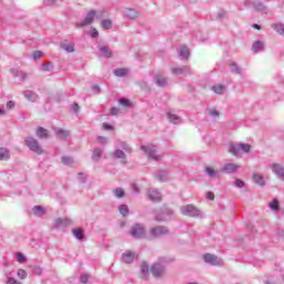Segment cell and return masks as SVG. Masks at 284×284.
<instances>
[{
    "mask_svg": "<svg viewBox=\"0 0 284 284\" xmlns=\"http://www.w3.org/2000/svg\"><path fill=\"white\" fill-rule=\"evenodd\" d=\"M181 213L192 218H200L203 213L198 208L193 204H187L181 208Z\"/></svg>",
    "mask_w": 284,
    "mask_h": 284,
    "instance_id": "1",
    "label": "cell"
},
{
    "mask_svg": "<svg viewBox=\"0 0 284 284\" xmlns=\"http://www.w3.org/2000/svg\"><path fill=\"white\" fill-rule=\"evenodd\" d=\"M130 234L134 238L137 239H142L147 236V230L143 224L136 223L131 227Z\"/></svg>",
    "mask_w": 284,
    "mask_h": 284,
    "instance_id": "2",
    "label": "cell"
},
{
    "mask_svg": "<svg viewBox=\"0 0 284 284\" xmlns=\"http://www.w3.org/2000/svg\"><path fill=\"white\" fill-rule=\"evenodd\" d=\"M25 142L27 147L31 151L37 153L38 154H41L43 153V150L42 148L40 145L38 141L33 137H27L25 139Z\"/></svg>",
    "mask_w": 284,
    "mask_h": 284,
    "instance_id": "3",
    "label": "cell"
},
{
    "mask_svg": "<svg viewBox=\"0 0 284 284\" xmlns=\"http://www.w3.org/2000/svg\"><path fill=\"white\" fill-rule=\"evenodd\" d=\"M203 258L205 262L211 265L220 266L224 265L223 260L215 255L207 253L203 255Z\"/></svg>",
    "mask_w": 284,
    "mask_h": 284,
    "instance_id": "4",
    "label": "cell"
},
{
    "mask_svg": "<svg viewBox=\"0 0 284 284\" xmlns=\"http://www.w3.org/2000/svg\"><path fill=\"white\" fill-rule=\"evenodd\" d=\"M147 196L148 199L154 203H159L163 199L162 194L157 189H148Z\"/></svg>",
    "mask_w": 284,
    "mask_h": 284,
    "instance_id": "5",
    "label": "cell"
},
{
    "mask_svg": "<svg viewBox=\"0 0 284 284\" xmlns=\"http://www.w3.org/2000/svg\"><path fill=\"white\" fill-rule=\"evenodd\" d=\"M151 271L154 277L157 279H159L164 275L166 271V268L162 264L159 262H155L152 265Z\"/></svg>",
    "mask_w": 284,
    "mask_h": 284,
    "instance_id": "6",
    "label": "cell"
},
{
    "mask_svg": "<svg viewBox=\"0 0 284 284\" xmlns=\"http://www.w3.org/2000/svg\"><path fill=\"white\" fill-rule=\"evenodd\" d=\"M169 232V230L167 227L165 226H162V225L156 226L151 229V235L155 238H159L160 236H164L165 235H166Z\"/></svg>",
    "mask_w": 284,
    "mask_h": 284,
    "instance_id": "7",
    "label": "cell"
},
{
    "mask_svg": "<svg viewBox=\"0 0 284 284\" xmlns=\"http://www.w3.org/2000/svg\"><path fill=\"white\" fill-rule=\"evenodd\" d=\"M173 215V211L166 209H162L161 208L159 211H158V213L155 216V218L158 221H166L168 219V218H170L171 216Z\"/></svg>",
    "mask_w": 284,
    "mask_h": 284,
    "instance_id": "8",
    "label": "cell"
},
{
    "mask_svg": "<svg viewBox=\"0 0 284 284\" xmlns=\"http://www.w3.org/2000/svg\"><path fill=\"white\" fill-rule=\"evenodd\" d=\"M274 173L280 180L284 181V166L279 163H274L271 166Z\"/></svg>",
    "mask_w": 284,
    "mask_h": 284,
    "instance_id": "9",
    "label": "cell"
},
{
    "mask_svg": "<svg viewBox=\"0 0 284 284\" xmlns=\"http://www.w3.org/2000/svg\"><path fill=\"white\" fill-rule=\"evenodd\" d=\"M96 15V11L95 10H91L85 16V19L81 22L79 23V26L83 27V26H88L89 25H91L93 22Z\"/></svg>",
    "mask_w": 284,
    "mask_h": 284,
    "instance_id": "10",
    "label": "cell"
},
{
    "mask_svg": "<svg viewBox=\"0 0 284 284\" xmlns=\"http://www.w3.org/2000/svg\"><path fill=\"white\" fill-rule=\"evenodd\" d=\"M23 94L27 100L32 103H34L40 100V97L37 93L33 91L27 89L23 92Z\"/></svg>",
    "mask_w": 284,
    "mask_h": 284,
    "instance_id": "11",
    "label": "cell"
},
{
    "mask_svg": "<svg viewBox=\"0 0 284 284\" xmlns=\"http://www.w3.org/2000/svg\"><path fill=\"white\" fill-rule=\"evenodd\" d=\"M136 254L135 253L130 250L124 252L122 255V261L126 264H131L134 262Z\"/></svg>",
    "mask_w": 284,
    "mask_h": 284,
    "instance_id": "12",
    "label": "cell"
},
{
    "mask_svg": "<svg viewBox=\"0 0 284 284\" xmlns=\"http://www.w3.org/2000/svg\"><path fill=\"white\" fill-rule=\"evenodd\" d=\"M154 82L155 85L161 88L165 87L168 84L167 78L162 74H157L154 78Z\"/></svg>",
    "mask_w": 284,
    "mask_h": 284,
    "instance_id": "13",
    "label": "cell"
},
{
    "mask_svg": "<svg viewBox=\"0 0 284 284\" xmlns=\"http://www.w3.org/2000/svg\"><path fill=\"white\" fill-rule=\"evenodd\" d=\"M252 179L255 183L258 185L260 187L265 186L266 184L265 179L262 174L259 173H254L252 175Z\"/></svg>",
    "mask_w": 284,
    "mask_h": 284,
    "instance_id": "14",
    "label": "cell"
},
{
    "mask_svg": "<svg viewBox=\"0 0 284 284\" xmlns=\"http://www.w3.org/2000/svg\"><path fill=\"white\" fill-rule=\"evenodd\" d=\"M178 54L183 59L188 60L190 55L189 48L186 45H181L178 49Z\"/></svg>",
    "mask_w": 284,
    "mask_h": 284,
    "instance_id": "15",
    "label": "cell"
},
{
    "mask_svg": "<svg viewBox=\"0 0 284 284\" xmlns=\"http://www.w3.org/2000/svg\"><path fill=\"white\" fill-rule=\"evenodd\" d=\"M140 275L144 280H147L149 277V265L146 262H143L140 265Z\"/></svg>",
    "mask_w": 284,
    "mask_h": 284,
    "instance_id": "16",
    "label": "cell"
},
{
    "mask_svg": "<svg viewBox=\"0 0 284 284\" xmlns=\"http://www.w3.org/2000/svg\"><path fill=\"white\" fill-rule=\"evenodd\" d=\"M36 135L39 138L42 139H48L50 137V133L48 130L42 127H38L36 129Z\"/></svg>",
    "mask_w": 284,
    "mask_h": 284,
    "instance_id": "17",
    "label": "cell"
},
{
    "mask_svg": "<svg viewBox=\"0 0 284 284\" xmlns=\"http://www.w3.org/2000/svg\"><path fill=\"white\" fill-rule=\"evenodd\" d=\"M239 166L235 163H227L222 168V171L226 173H233L236 172L239 169Z\"/></svg>",
    "mask_w": 284,
    "mask_h": 284,
    "instance_id": "18",
    "label": "cell"
},
{
    "mask_svg": "<svg viewBox=\"0 0 284 284\" xmlns=\"http://www.w3.org/2000/svg\"><path fill=\"white\" fill-rule=\"evenodd\" d=\"M55 133L56 136L61 139L66 140L69 137L70 133L68 130L62 128H55Z\"/></svg>",
    "mask_w": 284,
    "mask_h": 284,
    "instance_id": "19",
    "label": "cell"
},
{
    "mask_svg": "<svg viewBox=\"0 0 284 284\" xmlns=\"http://www.w3.org/2000/svg\"><path fill=\"white\" fill-rule=\"evenodd\" d=\"M129 70L127 68H118L113 71V73L116 77H124L129 74Z\"/></svg>",
    "mask_w": 284,
    "mask_h": 284,
    "instance_id": "20",
    "label": "cell"
},
{
    "mask_svg": "<svg viewBox=\"0 0 284 284\" xmlns=\"http://www.w3.org/2000/svg\"><path fill=\"white\" fill-rule=\"evenodd\" d=\"M271 28L277 33L284 36V23L281 22L274 23L271 25Z\"/></svg>",
    "mask_w": 284,
    "mask_h": 284,
    "instance_id": "21",
    "label": "cell"
},
{
    "mask_svg": "<svg viewBox=\"0 0 284 284\" xmlns=\"http://www.w3.org/2000/svg\"><path fill=\"white\" fill-rule=\"evenodd\" d=\"M61 48L63 49V50L66 51V52L68 53H71L75 51V47L74 44L72 43H70L67 41H63L61 44Z\"/></svg>",
    "mask_w": 284,
    "mask_h": 284,
    "instance_id": "22",
    "label": "cell"
},
{
    "mask_svg": "<svg viewBox=\"0 0 284 284\" xmlns=\"http://www.w3.org/2000/svg\"><path fill=\"white\" fill-rule=\"evenodd\" d=\"M211 90L217 94H223L226 91V87L223 84H216L211 87Z\"/></svg>",
    "mask_w": 284,
    "mask_h": 284,
    "instance_id": "23",
    "label": "cell"
},
{
    "mask_svg": "<svg viewBox=\"0 0 284 284\" xmlns=\"http://www.w3.org/2000/svg\"><path fill=\"white\" fill-rule=\"evenodd\" d=\"M167 117L169 122L174 124H178L181 122V118L178 115L172 113H167Z\"/></svg>",
    "mask_w": 284,
    "mask_h": 284,
    "instance_id": "24",
    "label": "cell"
},
{
    "mask_svg": "<svg viewBox=\"0 0 284 284\" xmlns=\"http://www.w3.org/2000/svg\"><path fill=\"white\" fill-rule=\"evenodd\" d=\"M124 12L126 15L130 19H137L139 16V12L135 9L130 8H126L124 10Z\"/></svg>",
    "mask_w": 284,
    "mask_h": 284,
    "instance_id": "25",
    "label": "cell"
},
{
    "mask_svg": "<svg viewBox=\"0 0 284 284\" xmlns=\"http://www.w3.org/2000/svg\"><path fill=\"white\" fill-rule=\"evenodd\" d=\"M142 149L143 151H145L147 154H148L149 157H151V158L156 160H158L159 158L158 155H157L155 154V151H154L151 148H150L149 147L143 146V147H142Z\"/></svg>",
    "mask_w": 284,
    "mask_h": 284,
    "instance_id": "26",
    "label": "cell"
},
{
    "mask_svg": "<svg viewBox=\"0 0 284 284\" xmlns=\"http://www.w3.org/2000/svg\"><path fill=\"white\" fill-rule=\"evenodd\" d=\"M263 48H264V43H262V41L257 40V41H255L253 43L252 47H251V50L254 53H257L262 51Z\"/></svg>",
    "mask_w": 284,
    "mask_h": 284,
    "instance_id": "27",
    "label": "cell"
},
{
    "mask_svg": "<svg viewBox=\"0 0 284 284\" xmlns=\"http://www.w3.org/2000/svg\"><path fill=\"white\" fill-rule=\"evenodd\" d=\"M32 212L36 216L38 217H41L45 214L46 211L43 207L40 205H36L32 208Z\"/></svg>",
    "mask_w": 284,
    "mask_h": 284,
    "instance_id": "28",
    "label": "cell"
},
{
    "mask_svg": "<svg viewBox=\"0 0 284 284\" xmlns=\"http://www.w3.org/2000/svg\"><path fill=\"white\" fill-rule=\"evenodd\" d=\"M0 157L1 160L2 161L7 160L10 157V152L7 148L4 147L1 148L0 149Z\"/></svg>",
    "mask_w": 284,
    "mask_h": 284,
    "instance_id": "29",
    "label": "cell"
},
{
    "mask_svg": "<svg viewBox=\"0 0 284 284\" xmlns=\"http://www.w3.org/2000/svg\"><path fill=\"white\" fill-rule=\"evenodd\" d=\"M74 236L78 240H82L84 238L85 234L83 230L81 228H77L72 230Z\"/></svg>",
    "mask_w": 284,
    "mask_h": 284,
    "instance_id": "30",
    "label": "cell"
},
{
    "mask_svg": "<svg viewBox=\"0 0 284 284\" xmlns=\"http://www.w3.org/2000/svg\"><path fill=\"white\" fill-rule=\"evenodd\" d=\"M102 157V151L100 148H96L93 152L92 158L93 161L98 162L101 159Z\"/></svg>",
    "mask_w": 284,
    "mask_h": 284,
    "instance_id": "31",
    "label": "cell"
},
{
    "mask_svg": "<svg viewBox=\"0 0 284 284\" xmlns=\"http://www.w3.org/2000/svg\"><path fill=\"white\" fill-rule=\"evenodd\" d=\"M101 26L104 30H110L113 26V22L111 19H104L101 22Z\"/></svg>",
    "mask_w": 284,
    "mask_h": 284,
    "instance_id": "32",
    "label": "cell"
},
{
    "mask_svg": "<svg viewBox=\"0 0 284 284\" xmlns=\"http://www.w3.org/2000/svg\"><path fill=\"white\" fill-rule=\"evenodd\" d=\"M61 161L63 164L67 166H71L74 163V159L72 157L65 155L61 158Z\"/></svg>",
    "mask_w": 284,
    "mask_h": 284,
    "instance_id": "33",
    "label": "cell"
},
{
    "mask_svg": "<svg viewBox=\"0 0 284 284\" xmlns=\"http://www.w3.org/2000/svg\"><path fill=\"white\" fill-rule=\"evenodd\" d=\"M269 207L273 211H278L280 209L279 201L277 199H274L269 204Z\"/></svg>",
    "mask_w": 284,
    "mask_h": 284,
    "instance_id": "34",
    "label": "cell"
},
{
    "mask_svg": "<svg viewBox=\"0 0 284 284\" xmlns=\"http://www.w3.org/2000/svg\"><path fill=\"white\" fill-rule=\"evenodd\" d=\"M118 211L119 213L123 217H127L129 214V208L127 205H120L118 208Z\"/></svg>",
    "mask_w": 284,
    "mask_h": 284,
    "instance_id": "35",
    "label": "cell"
},
{
    "mask_svg": "<svg viewBox=\"0 0 284 284\" xmlns=\"http://www.w3.org/2000/svg\"><path fill=\"white\" fill-rule=\"evenodd\" d=\"M100 51L102 53V54L107 58H111L113 55L111 49L107 46L102 47L100 48Z\"/></svg>",
    "mask_w": 284,
    "mask_h": 284,
    "instance_id": "36",
    "label": "cell"
},
{
    "mask_svg": "<svg viewBox=\"0 0 284 284\" xmlns=\"http://www.w3.org/2000/svg\"><path fill=\"white\" fill-rule=\"evenodd\" d=\"M229 68H230V70H232V72L234 73H240L241 72L240 67L234 62H232L229 64Z\"/></svg>",
    "mask_w": 284,
    "mask_h": 284,
    "instance_id": "37",
    "label": "cell"
},
{
    "mask_svg": "<svg viewBox=\"0 0 284 284\" xmlns=\"http://www.w3.org/2000/svg\"><path fill=\"white\" fill-rule=\"evenodd\" d=\"M114 194L116 197L122 198L125 196V191L122 188H117L114 190Z\"/></svg>",
    "mask_w": 284,
    "mask_h": 284,
    "instance_id": "38",
    "label": "cell"
},
{
    "mask_svg": "<svg viewBox=\"0 0 284 284\" xmlns=\"http://www.w3.org/2000/svg\"><path fill=\"white\" fill-rule=\"evenodd\" d=\"M16 256L17 261L18 262H19V263H25L26 262L27 259H26V256L24 255L23 254H22V253H20V252L17 253L16 254Z\"/></svg>",
    "mask_w": 284,
    "mask_h": 284,
    "instance_id": "39",
    "label": "cell"
},
{
    "mask_svg": "<svg viewBox=\"0 0 284 284\" xmlns=\"http://www.w3.org/2000/svg\"><path fill=\"white\" fill-rule=\"evenodd\" d=\"M229 151L235 156L239 157V151L238 148L234 144H230L229 147Z\"/></svg>",
    "mask_w": 284,
    "mask_h": 284,
    "instance_id": "40",
    "label": "cell"
},
{
    "mask_svg": "<svg viewBox=\"0 0 284 284\" xmlns=\"http://www.w3.org/2000/svg\"><path fill=\"white\" fill-rule=\"evenodd\" d=\"M119 103L122 106H125V107H129L132 106L131 101H130L128 99L126 98H122L120 100H119Z\"/></svg>",
    "mask_w": 284,
    "mask_h": 284,
    "instance_id": "41",
    "label": "cell"
},
{
    "mask_svg": "<svg viewBox=\"0 0 284 284\" xmlns=\"http://www.w3.org/2000/svg\"><path fill=\"white\" fill-rule=\"evenodd\" d=\"M239 147L243 151L247 153H249L251 151V146L250 144H247V143H240L239 144Z\"/></svg>",
    "mask_w": 284,
    "mask_h": 284,
    "instance_id": "42",
    "label": "cell"
},
{
    "mask_svg": "<svg viewBox=\"0 0 284 284\" xmlns=\"http://www.w3.org/2000/svg\"><path fill=\"white\" fill-rule=\"evenodd\" d=\"M42 68L43 70H45V71H47V72H49V71H51L53 70V64L52 63V62H46V63H44L42 66Z\"/></svg>",
    "mask_w": 284,
    "mask_h": 284,
    "instance_id": "43",
    "label": "cell"
},
{
    "mask_svg": "<svg viewBox=\"0 0 284 284\" xmlns=\"http://www.w3.org/2000/svg\"><path fill=\"white\" fill-rule=\"evenodd\" d=\"M17 276L21 280H25L27 277V273L25 270L19 269L17 272Z\"/></svg>",
    "mask_w": 284,
    "mask_h": 284,
    "instance_id": "44",
    "label": "cell"
},
{
    "mask_svg": "<svg viewBox=\"0 0 284 284\" xmlns=\"http://www.w3.org/2000/svg\"><path fill=\"white\" fill-rule=\"evenodd\" d=\"M33 59L34 60H38L41 59L42 57L44 56V53L40 51H36L32 53Z\"/></svg>",
    "mask_w": 284,
    "mask_h": 284,
    "instance_id": "45",
    "label": "cell"
},
{
    "mask_svg": "<svg viewBox=\"0 0 284 284\" xmlns=\"http://www.w3.org/2000/svg\"><path fill=\"white\" fill-rule=\"evenodd\" d=\"M205 172L209 176L214 177L216 175V171L214 169V168L211 166H207L205 168Z\"/></svg>",
    "mask_w": 284,
    "mask_h": 284,
    "instance_id": "46",
    "label": "cell"
},
{
    "mask_svg": "<svg viewBox=\"0 0 284 284\" xmlns=\"http://www.w3.org/2000/svg\"><path fill=\"white\" fill-rule=\"evenodd\" d=\"M115 155L117 158L119 159H124L126 158V155L123 151L118 149L116 151H115Z\"/></svg>",
    "mask_w": 284,
    "mask_h": 284,
    "instance_id": "47",
    "label": "cell"
},
{
    "mask_svg": "<svg viewBox=\"0 0 284 284\" xmlns=\"http://www.w3.org/2000/svg\"><path fill=\"white\" fill-rule=\"evenodd\" d=\"M89 275L87 274H82L80 277V281L83 284H87L88 281Z\"/></svg>",
    "mask_w": 284,
    "mask_h": 284,
    "instance_id": "48",
    "label": "cell"
},
{
    "mask_svg": "<svg viewBox=\"0 0 284 284\" xmlns=\"http://www.w3.org/2000/svg\"><path fill=\"white\" fill-rule=\"evenodd\" d=\"M89 32L91 34V36L93 38H97V37H98L99 32H98V30L96 29L95 27H92L89 31Z\"/></svg>",
    "mask_w": 284,
    "mask_h": 284,
    "instance_id": "49",
    "label": "cell"
},
{
    "mask_svg": "<svg viewBox=\"0 0 284 284\" xmlns=\"http://www.w3.org/2000/svg\"><path fill=\"white\" fill-rule=\"evenodd\" d=\"M266 7L262 2H258L254 5V8L257 11H262Z\"/></svg>",
    "mask_w": 284,
    "mask_h": 284,
    "instance_id": "50",
    "label": "cell"
},
{
    "mask_svg": "<svg viewBox=\"0 0 284 284\" xmlns=\"http://www.w3.org/2000/svg\"><path fill=\"white\" fill-rule=\"evenodd\" d=\"M235 184L236 185V187L238 188H241L244 187L245 185V183L243 181H242L241 179H237L235 181Z\"/></svg>",
    "mask_w": 284,
    "mask_h": 284,
    "instance_id": "51",
    "label": "cell"
},
{
    "mask_svg": "<svg viewBox=\"0 0 284 284\" xmlns=\"http://www.w3.org/2000/svg\"><path fill=\"white\" fill-rule=\"evenodd\" d=\"M215 196L213 192H207V194H206V198L207 199L211 200V201H213V200L215 199Z\"/></svg>",
    "mask_w": 284,
    "mask_h": 284,
    "instance_id": "52",
    "label": "cell"
},
{
    "mask_svg": "<svg viewBox=\"0 0 284 284\" xmlns=\"http://www.w3.org/2000/svg\"><path fill=\"white\" fill-rule=\"evenodd\" d=\"M102 127H103L104 129L107 130H113L115 129V128H114L113 126L111 125V124L108 123H103Z\"/></svg>",
    "mask_w": 284,
    "mask_h": 284,
    "instance_id": "53",
    "label": "cell"
},
{
    "mask_svg": "<svg viewBox=\"0 0 284 284\" xmlns=\"http://www.w3.org/2000/svg\"><path fill=\"white\" fill-rule=\"evenodd\" d=\"M15 107V102L13 100H9L6 103V107L9 110H12Z\"/></svg>",
    "mask_w": 284,
    "mask_h": 284,
    "instance_id": "54",
    "label": "cell"
},
{
    "mask_svg": "<svg viewBox=\"0 0 284 284\" xmlns=\"http://www.w3.org/2000/svg\"><path fill=\"white\" fill-rule=\"evenodd\" d=\"M173 72L175 74H181L184 72V70L182 68H179V67H175L172 69Z\"/></svg>",
    "mask_w": 284,
    "mask_h": 284,
    "instance_id": "55",
    "label": "cell"
},
{
    "mask_svg": "<svg viewBox=\"0 0 284 284\" xmlns=\"http://www.w3.org/2000/svg\"><path fill=\"white\" fill-rule=\"evenodd\" d=\"M72 109L74 111V112L77 113L79 112V109H80V107H79V106L78 105L77 103L74 102L72 104Z\"/></svg>",
    "mask_w": 284,
    "mask_h": 284,
    "instance_id": "56",
    "label": "cell"
},
{
    "mask_svg": "<svg viewBox=\"0 0 284 284\" xmlns=\"http://www.w3.org/2000/svg\"><path fill=\"white\" fill-rule=\"evenodd\" d=\"M7 284H21L13 277H10L7 281Z\"/></svg>",
    "mask_w": 284,
    "mask_h": 284,
    "instance_id": "57",
    "label": "cell"
},
{
    "mask_svg": "<svg viewBox=\"0 0 284 284\" xmlns=\"http://www.w3.org/2000/svg\"><path fill=\"white\" fill-rule=\"evenodd\" d=\"M119 112V109L115 108V107H113L111 109V113L113 115H117Z\"/></svg>",
    "mask_w": 284,
    "mask_h": 284,
    "instance_id": "58",
    "label": "cell"
},
{
    "mask_svg": "<svg viewBox=\"0 0 284 284\" xmlns=\"http://www.w3.org/2000/svg\"><path fill=\"white\" fill-rule=\"evenodd\" d=\"M211 115H212L213 116L215 117H219V112H218V111H217L216 109H213V110L211 111Z\"/></svg>",
    "mask_w": 284,
    "mask_h": 284,
    "instance_id": "59",
    "label": "cell"
},
{
    "mask_svg": "<svg viewBox=\"0 0 284 284\" xmlns=\"http://www.w3.org/2000/svg\"><path fill=\"white\" fill-rule=\"evenodd\" d=\"M98 140L100 141V143H104V141L106 142V139L105 138H104V137H98Z\"/></svg>",
    "mask_w": 284,
    "mask_h": 284,
    "instance_id": "60",
    "label": "cell"
},
{
    "mask_svg": "<svg viewBox=\"0 0 284 284\" xmlns=\"http://www.w3.org/2000/svg\"><path fill=\"white\" fill-rule=\"evenodd\" d=\"M93 88H94V90H96L97 92H98L100 90V88L99 87V86L97 85H94V86H93Z\"/></svg>",
    "mask_w": 284,
    "mask_h": 284,
    "instance_id": "61",
    "label": "cell"
},
{
    "mask_svg": "<svg viewBox=\"0 0 284 284\" xmlns=\"http://www.w3.org/2000/svg\"><path fill=\"white\" fill-rule=\"evenodd\" d=\"M196 284V283H189V284Z\"/></svg>",
    "mask_w": 284,
    "mask_h": 284,
    "instance_id": "62",
    "label": "cell"
},
{
    "mask_svg": "<svg viewBox=\"0 0 284 284\" xmlns=\"http://www.w3.org/2000/svg\"><path fill=\"white\" fill-rule=\"evenodd\" d=\"M283 281H284V275L283 276Z\"/></svg>",
    "mask_w": 284,
    "mask_h": 284,
    "instance_id": "63",
    "label": "cell"
}]
</instances>
